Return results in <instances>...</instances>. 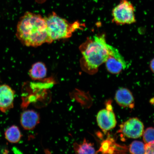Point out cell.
<instances>
[{"label": "cell", "instance_id": "cell-12", "mask_svg": "<svg viewBox=\"0 0 154 154\" xmlns=\"http://www.w3.org/2000/svg\"><path fill=\"white\" fill-rule=\"evenodd\" d=\"M126 149L118 145L112 139L106 140L102 142L98 152L102 153H114L115 152L125 151Z\"/></svg>", "mask_w": 154, "mask_h": 154}, {"label": "cell", "instance_id": "cell-1", "mask_svg": "<svg viewBox=\"0 0 154 154\" xmlns=\"http://www.w3.org/2000/svg\"><path fill=\"white\" fill-rule=\"evenodd\" d=\"M16 35L24 45L36 47L53 41L48 34L45 19L41 15L26 12L19 19Z\"/></svg>", "mask_w": 154, "mask_h": 154}, {"label": "cell", "instance_id": "cell-18", "mask_svg": "<svg viewBox=\"0 0 154 154\" xmlns=\"http://www.w3.org/2000/svg\"><path fill=\"white\" fill-rule=\"evenodd\" d=\"M149 66L152 72L154 74V57L150 61Z\"/></svg>", "mask_w": 154, "mask_h": 154}, {"label": "cell", "instance_id": "cell-5", "mask_svg": "<svg viewBox=\"0 0 154 154\" xmlns=\"http://www.w3.org/2000/svg\"><path fill=\"white\" fill-rule=\"evenodd\" d=\"M109 54L105 63L108 72L113 74H118L126 68L127 63L119 50L108 44Z\"/></svg>", "mask_w": 154, "mask_h": 154}, {"label": "cell", "instance_id": "cell-8", "mask_svg": "<svg viewBox=\"0 0 154 154\" xmlns=\"http://www.w3.org/2000/svg\"><path fill=\"white\" fill-rule=\"evenodd\" d=\"M15 93L8 85H0V111L2 112H7L14 107Z\"/></svg>", "mask_w": 154, "mask_h": 154}, {"label": "cell", "instance_id": "cell-13", "mask_svg": "<svg viewBox=\"0 0 154 154\" xmlns=\"http://www.w3.org/2000/svg\"><path fill=\"white\" fill-rule=\"evenodd\" d=\"M5 136L6 140L9 143H17L22 138V134L18 126L12 125L5 130Z\"/></svg>", "mask_w": 154, "mask_h": 154}, {"label": "cell", "instance_id": "cell-9", "mask_svg": "<svg viewBox=\"0 0 154 154\" xmlns=\"http://www.w3.org/2000/svg\"><path fill=\"white\" fill-rule=\"evenodd\" d=\"M39 115L33 110L25 111L20 115V124L25 130L33 129L39 123Z\"/></svg>", "mask_w": 154, "mask_h": 154}, {"label": "cell", "instance_id": "cell-14", "mask_svg": "<svg viewBox=\"0 0 154 154\" xmlns=\"http://www.w3.org/2000/svg\"><path fill=\"white\" fill-rule=\"evenodd\" d=\"M74 149L75 152L78 154H94L96 151L94 146L91 143L84 140L81 144L75 143Z\"/></svg>", "mask_w": 154, "mask_h": 154}, {"label": "cell", "instance_id": "cell-3", "mask_svg": "<svg viewBox=\"0 0 154 154\" xmlns=\"http://www.w3.org/2000/svg\"><path fill=\"white\" fill-rule=\"evenodd\" d=\"M44 18L48 34L53 41L71 37L73 32L82 26L77 21L70 23L54 12Z\"/></svg>", "mask_w": 154, "mask_h": 154}, {"label": "cell", "instance_id": "cell-10", "mask_svg": "<svg viewBox=\"0 0 154 154\" xmlns=\"http://www.w3.org/2000/svg\"><path fill=\"white\" fill-rule=\"evenodd\" d=\"M116 101L119 105L124 107L133 109L134 101L133 96L130 90L122 88L119 89L115 94Z\"/></svg>", "mask_w": 154, "mask_h": 154}, {"label": "cell", "instance_id": "cell-2", "mask_svg": "<svg viewBox=\"0 0 154 154\" xmlns=\"http://www.w3.org/2000/svg\"><path fill=\"white\" fill-rule=\"evenodd\" d=\"M108 44L105 34L97 35L88 38L80 46L82 55L83 69L90 74H95L99 67L105 63L108 57Z\"/></svg>", "mask_w": 154, "mask_h": 154}, {"label": "cell", "instance_id": "cell-7", "mask_svg": "<svg viewBox=\"0 0 154 154\" xmlns=\"http://www.w3.org/2000/svg\"><path fill=\"white\" fill-rule=\"evenodd\" d=\"M144 131L143 123L137 118H131L123 123L119 130L126 137L133 139L141 137Z\"/></svg>", "mask_w": 154, "mask_h": 154}, {"label": "cell", "instance_id": "cell-15", "mask_svg": "<svg viewBox=\"0 0 154 154\" xmlns=\"http://www.w3.org/2000/svg\"><path fill=\"white\" fill-rule=\"evenodd\" d=\"M129 151L131 154H145V144L142 142L134 140L130 144Z\"/></svg>", "mask_w": 154, "mask_h": 154}, {"label": "cell", "instance_id": "cell-11", "mask_svg": "<svg viewBox=\"0 0 154 154\" xmlns=\"http://www.w3.org/2000/svg\"><path fill=\"white\" fill-rule=\"evenodd\" d=\"M47 72V68L45 64L41 62H38L32 65L29 71V74L32 80H40L45 78Z\"/></svg>", "mask_w": 154, "mask_h": 154}, {"label": "cell", "instance_id": "cell-16", "mask_svg": "<svg viewBox=\"0 0 154 154\" xmlns=\"http://www.w3.org/2000/svg\"><path fill=\"white\" fill-rule=\"evenodd\" d=\"M143 141L145 144L154 143V128H148L143 134Z\"/></svg>", "mask_w": 154, "mask_h": 154}, {"label": "cell", "instance_id": "cell-4", "mask_svg": "<svg viewBox=\"0 0 154 154\" xmlns=\"http://www.w3.org/2000/svg\"><path fill=\"white\" fill-rule=\"evenodd\" d=\"M135 8L128 0H121L112 12V22L118 25L131 24L136 22Z\"/></svg>", "mask_w": 154, "mask_h": 154}, {"label": "cell", "instance_id": "cell-6", "mask_svg": "<svg viewBox=\"0 0 154 154\" xmlns=\"http://www.w3.org/2000/svg\"><path fill=\"white\" fill-rule=\"evenodd\" d=\"M96 119L98 126L104 132L115 128L117 121L111 103L108 102L106 104V109L99 112Z\"/></svg>", "mask_w": 154, "mask_h": 154}, {"label": "cell", "instance_id": "cell-17", "mask_svg": "<svg viewBox=\"0 0 154 154\" xmlns=\"http://www.w3.org/2000/svg\"><path fill=\"white\" fill-rule=\"evenodd\" d=\"M145 154H154V143L145 144Z\"/></svg>", "mask_w": 154, "mask_h": 154}]
</instances>
